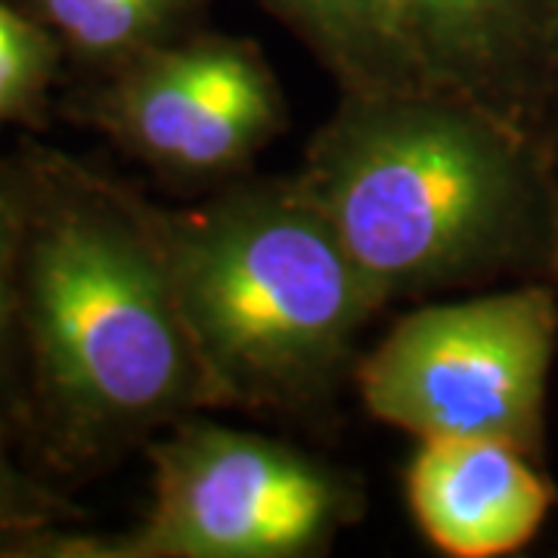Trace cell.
Returning a JSON list of instances; mask_svg holds the SVG:
<instances>
[{"label":"cell","mask_w":558,"mask_h":558,"mask_svg":"<svg viewBox=\"0 0 558 558\" xmlns=\"http://www.w3.org/2000/svg\"><path fill=\"white\" fill-rule=\"evenodd\" d=\"M20 348L25 413L65 475L215 413L149 223V199L53 146L22 143Z\"/></svg>","instance_id":"1"},{"label":"cell","mask_w":558,"mask_h":558,"mask_svg":"<svg viewBox=\"0 0 558 558\" xmlns=\"http://www.w3.org/2000/svg\"><path fill=\"white\" fill-rule=\"evenodd\" d=\"M299 174L381 311L553 277L546 153L459 97L339 94Z\"/></svg>","instance_id":"2"},{"label":"cell","mask_w":558,"mask_h":558,"mask_svg":"<svg viewBox=\"0 0 558 558\" xmlns=\"http://www.w3.org/2000/svg\"><path fill=\"white\" fill-rule=\"evenodd\" d=\"M149 223L215 410L329 428L381 307L299 171L149 202Z\"/></svg>","instance_id":"3"},{"label":"cell","mask_w":558,"mask_h":558,"mask_svg":"<svg viewBox=\"0 0 558 558\" xmlns=\"http://www.w3.org/2000/svg\"><path fill=\"white\" fill-rule=\"evenodd\" d=\"M131 531H25L20 558H323L366 515L363 481L292 440L193 413L149 440Z\"/></svg>","instance_id":"4"},{"label":"cell","mask_w":558,"mask_h":558,"mask_svg":"<svg viewBox=\"0 0 558 558\" xmlns=\"http://www.w3.org/2000/svg\"><path fill=\"white\" fill-rule=\"evenodd\" d=\"M558 292L549 279L418 304L360 351L351 388L369 416L416 440H499L549 462Z\"/></svg>","instance_id":"5"},{"label":"cell","mask_w":558,"mask_h":558,"mask_svg":"<svg viewBox=\"0 0 558 558\" xmlns=\"http://www.w3.org/2000/svg\"><path fill=\"white\" fill-rule=\"evenodd\" d=\"M65 112L161 183L193 193L252 174L289 128L286 90L264 47L211 25L84 78Z\"/></svg>","instance_id":"6"},{"label":"cell","mask_w":558,"mask_h":558,"mask_svg":"<svg viewBox=\"0 0 558 558\" xmlns=\"http://www.w3.org/2000/svg\"><path fill=\"white\" fill-rule=\"evenodd\" d=\"M432 90L490 112L546 153L553 0H395Z\"/></svg>","instance_id":"7"},{"label":"cell","mask_w":558,"mask_h":558,"mask_svg":"<svg viewBox=\"0 0 558 558\" xmlns=\"http://www.w3.org/2000/svg\"><path fill=\"white\" fill-rule=\"evenodd\" d=\"M422 539L447 558H512L558 506L549 462L499 440H418L403 472Z\"/></svg>","instance_id":"8"},{"label":"cell","mask_w":558,"mask_h":558,"mask_svg":"<svg viewBox=\"0 0 558 558\" xmlns=\"http://www.w3.org/2000/svg\"><path fill=\"white\" fill-rule=\"evenodd\" d=\"M339 84V94L428 87L400 35L395 0H255ZM432 90V87H428Z\"/></svg>","instance_id":"9"},{"label":"cell","mask_w":558,"mask_h":558,"mask_svg":"<svg viewBox=\"0 0 558 558\" xmlns=\"http://www.w3.org/2000/svg\"><path fill=\"white\" fill-rule=\"evenodd\" d=\"M60 44L65 65L97 78L211 25L215 0H16Z\"/></svg>","instance_id":"10"},{"label":"cell","mask_w":558,"mask_h":558,"mask_svg":"<svg viewBox=\"0 0 558 558\" xmlns=\"http://www.w3.org/2000/svg\"><path fill=\"white\" fill-rule=\"evenodd\" d=\"M62 65L50 32L16 0H0V128L47 119Z\"/></svg>","instance_id":"11"},{"label":"cell","mask_w":558,"mask_h":558,"mask_svg":"<svg viewBox=\"0 0 558 558\" xmlns=\"http://www.w3.org/2000/svg\"><path fill=\"white\" fill-rule=\"evenodd\" d=\"M25 227V186L16 156L0 159V395L10 403L20 348V255Z\"/></svg>","instance_id":"12"},{"label":"cell","mask_w":558,"mask_h":558,"mask_svg":"<svg viewBox=\"0 0 558 558\" xmlns=\"http://www.w3.org/2000/svg\"><path fill=\"white\" fill-rule=\"evenodd\" d=\"M72 515H75L72 506H65L44 484L22 472L20 462L10 453V440L0 422V519L20 531H35V527L65 524Z\"/></svg>","instance_id":"13"},{"label":"cell","mask_w":558,"mask_h":558,"mask_svg":"<svg viewBox=\"0 0 558 558\" xmlns=\"http://www.w3.org/2000/svg\"><path fill=\"white\" fill-rule=\"evenodd\" d=\"M546 165L556 196V260L549 282L558 292V0H553V69H549V116H546Z\"/></svg>","instance_id":"14"},{"label":"cell","mask_w":558,"mask_h":558,"mask_svg":"<svg viewBox=\"0 0 558 558\" xmlns=\"http://www.w3.org/2000/svg\"><path fill=\"white\" fill-rule=\"evenodd\" d=\"M22 534H25V531H20V527H13V524H7V521L0 519V558L20 556Z\"/></svg>","instance_id":"15"}]
</instances>
